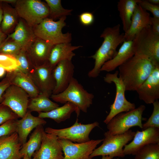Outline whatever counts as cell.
<instances>
[{"label":"cell","instance_id":"6da1fadb","mask_svg":"<svg viewBox=\"0 0 159 159\" xmlns=\"http://www.w3.org/2000/svg\"><path fill=\"white\" fill-rule=\"evenodd\" d=\"M158 65L147 56L135 54L120 66L118 74L126 91H136Z\"/></svg>","mask_w":159,"mask_h":159},{"label":"cell","instance_id":"7a4b0ae2","mask_svg":"<svg viewBox=\"0 0 159 159\" xmlns=\"http://www.w3.org/2000/svg\"><path fill=\"white\" fill-rule=\"evenodd\" d=\"M120 27L119 24L112 27H107L101 34L100 37L104 39L103 42L95 54L90 57L95 60V64L93 69L88 72L89 77H97L104 64L117 54V47L125 41L124 33H120Z\"/></svg>","mask_w":159,"mask_h":159},{"label":"cell","instance_id":"3957f363","mask_svg":"<svg viewBox=\"0 0 159 159\" xmlns=\"http://www.w3.org/2000/svg\"><path fill=\"white\" fill-rule=\"evenodd\" d=\"M94 95L88 92L77 80L73 77L68 86L62 92L50 96L54 101L62 104L72 103L80 111L87 112L88 109L92 104Z\"/></svg>","mask_w":159,"mask_h":159},{"label":"cell","instance_id":"277c9868","mask_svg":"<svg viewBox=\"0 0 159 159\" xmlns=\"http://www.w3.org/2000/svg\"><path fill=\"white\" fill-rule=\"evenodd\" d=\"M66 16L55 21L47 18L33 28L36 37L53 45L64 43H70L72 34L69 32L63 33L62 30L66 25Z\"/></svg>","mask_w":159,"mask_h":159},{"label":"cell","instance_id":"5b68a950","mask_svg":"<svg viewBox=\"0 0 159 159\" xmlns=\"http://www.w3.org/2000/svg\"><path fill=\"white\" fill-rule=\"evenodd\" d=\"M135 133L131 130L120 135H112L108 131L105 132L102 144L93 150L90 158L104 155L109 156L112 158L124 157L125 155L123 147L133 139Z\"/></svg>","mask_w":159,"mask_h":159},{"label":"cell","instance_id":"8992f818","mask_svg":"<svg viewBox=\"0 0 159 159\" xmlns=\"http://www.w3.org/2000/svg\"><path fill=\"white\" fill-rule=\"evenodd\" d=\"M14 5L19 17L33 28L49 15L47 4L41 0H16Z\"/></svg>","mask_w":159,"mask_h":159},{"label":"cell","instance_id":"52a82bcc","mask_svg":"<svg viewBox=\"0 0 159 159\" xmlns=\"http://www.w3.org/2000/svg\"><path fill=\"white\" fill-rule=\"evenodd\" d=\"M132 42L135 54L147 56L159 65V35L153 32L151 25L138 32Z\"/></svg>","mask_w":159,"mask_h":159},{"label":"cell","instance_id":"ba28073f","mask_svg":"<svg viewBox=\"0 0 159 159\" xmlns=\"http://www.w3.org/2000/svg\"><path fill=\"white\" fill-rule=\"evenodd\" d=\"M145 107L141 105L130 111L121 112L113 117L108 123L107 128L112 135H120L134 126L142 128V115Z\"/></svg>","mask_w":159,"mask_h":159},{"label":"cell","instance_id":"9c48e42d","mask_svg":"<svg viewBox=\"0 0 159 159\" xmlns=\"http://www.w3.org/2000/svg\"><path fill=\"white\" fill-rule=\"evenodd\" d=\"M118 71L113 74L108 73L104 77L105 82L109 84L112 82L116 87V95L113 104L110 105V112L104 121L106 125L115 116L119 113L126 112L135 109V105L128 101L125 96V85L121 77L118 75Z\"/></svg>","mask_w":159,"mask_h":159},{"label":"cell","instance_id":"30bf717a","mask_svg":"<svg viewBox=\"0 0 159 159\" xmlns=\"http://www.w3.org/2000/svg\"><path fill=\"white\" fill-rule=\"evenodd\" d=\"M99 126V123L97 122L90 124H82L78 122L77 119L74 123L70 127L61 129L47 127L44 131L46 133L56 135L59 139L81 143L90 140L89 138L90 132L94 128Z\"/></svg>","mask_w":159,"mask_h":159},{"label":"cell","instance_id":"8fae6325","mask_svg":"<svg viewBox=\"0 0 159 159\" xmlns=\"http://www.w3.org/2000/svg\"><path fill=\"white\" fill-rule=\"evenodd\" d=\"M1 104L9 107L19 117L22 118L28 110L29 96L21 88L11 85L3 95Z\"/></svg>","mask_w":159,"mask_h":159},{"label":"cell","instance_id":"7c38bea8","mask_svg":"<svg viewBox=\"0 0 159 159\" xmlns=\"http://www.w3.org/2000/svg\"><path fill=\"white\" fill-rule=\"evenodd\" d=\"M103 139L91 140L83 143H74L58 139L64 154V159H92L90 155Z\"/></svg>","mask_w":159,"mask_h":159},{"label":"cell","instance_id":"4fadbf2b","mask_svg":"<svg viewBox=\"0 0 159 159\" xmlns=\"http://www.w3.org/2000/svg\"><path fill=\"white\" fill-rule=\"evenodd\" d=\"M52 70L47 63L42 66L35 67L29 75L40 94L49 97L52 94L55 86Z\"/></svg>","mask_w":159,"mask_h":159},{"label":"cell","instance_id":"5bb4252c","mask_svg":"<svg viewBox=\"0 0 159 159\" xmlns=\"http://www.w3.org/2000/svg\"><path fill=\"white\" fill-rule=\"evenodd\" d=\"M159 143V128L149 127L135 132L133 140L124 147L125 155H135L141 148L147 145Z\"/></svg>","mask_w":159,"mask_h":159},{"label":"cell","instance_id":"9a60e30c","mask_svg":"<svg viewBox=\"0 0 159 159\" xmlns=\"http://www.w3.org/2000/svg\"><path fill=\"white\" fill-rule=\"evenodd\" d=\"M139 98L147 104H153L159 99V65L136 90Z\"/></svg>","mask_w":159,"mask_h":159},{"label":"cell","instance_id":"2e32d148","mask_svg":"<svg viewBox=\"0 0 159 159\" xmlns=\"http://www.w3.org/2000/svg\"><path fill=\"white\" fill-rule=\"evenodd\" d=\"M33 156L37 159H64L62 148L56 135L43 132L40 147Z\"/></svg>","mask_w":159,"mask_h":159},{"label":"cell","instance_id":"e0dca14e","mask_svg":"<svg viewBox=\"0 0 159 159\" xmlns=\"http://www.w3.org/2000/svg\"><path fill=\"white\" fill-rule=\"evenodd\" d=\"M74 69V66L71 60H62L57 64L52 70L55 82L53 94L59 93L66 89L73 77Z\"/></svg>","mask_w":159,"mask_h":159},{"label":"cell","instance_id":"ac0fdd59","mask_svg":"<svg viewBox=\"0 0 159 159\" xmlns=\"http://www.w3.org/2000/svg\"><path fill=\"white\" fill-rule=\"evenodd\" d=\"M53 45L37 37L34 39L26 51L35 67L47 63Z\"/></svg>","mask_w":159,"mask_h":159},{"label":"cell","instance_id":"d6986e66","mask_svg":"<svg viewBox=\"0 0 159 159\" xmlns=\"http://www.w3.org/2000/svg\"><path fill=\"white\" fill-rule=\"evenodd\" d=\"M150 14L138 4L132 17L130 27L124 33L125 41H132L143 29L150 25Z\"/></svg>","mask_w":159,"mask_h":159},{"label":"cell","instance_id":"ffe728a7","mask_svg":"<svg viewBox=\"0 0 159 159\" xmlns=\"http://www.w3.org/2000/svg\"><path fill=\"white\" fill-rule=\"evenodd\" d=\"M22 145L16 132L0 137V159H21Z\"/></svg>","mask_w":159,"mask_h":159},{"label":"cell","instance_id":"44dd1931","mask_svg":"<svg viewBox=\"0 0 159 159\" xmlns=\"http://www.w3.org/2000/svg\"><path fill=\"white\" fill-rule=\"evenodd\" d=\"M36 37L33 28L19 18L14 31L7 35L6 39L14 40L20 46L22 50L26 51Z\"/></svg>","mask_w":159,"mask_h":159},{"label":"cell","instance_id":"7402d4cb","mask_svg":"<svg viewBox=\"0 0 159 159\" xmlns=\"http://www.w3.org/2000/svg\"><path fill=\"white\" fill-rule=\"evenodd\" d=\"M27 110L25 115L20 120H16V131L19 141L22 145L26 142L29 134L33 129L47 123L43 118L33 115Z\"/></svg>","mask_w":159,"mask_h":159},{"label":"cell","instance_id":"603a6c76","mask_svg":"<svg viewBox=\"0 0 159 159\" xmlns=\"http://www.w3.org/2000/svg\"><path fill=\"white\" fill-rule=\"evenodd\" d=\"M82 47L81 46H72L71 43H64L54 45L51 49L47 63L53 69L62 60L72 61L75 55L73 51Z\"/></svg>","mask_w":159,"mask_h":159},{"label":"cell","instance_id":"cb8c5ba5","mask_svg":"<svg viewBox=\"0 0 159 159\" xmlns=\"http://www.w3.org/2000/svg\"><path fill=\"white\" fill-rule=\"evenodd\" d=\"M132 41H125L115 56L105 63L102 66L100 71L110 72L115 70L135 55Z\"/></svg>","mask_w":159,"mask_h":159},{"label":"cell","instance_id":"d4e9b609","mask_svg":"<svg viewBox=\"0 0 159 159\" xmlns=\"http://www.w3.org/2000/svg\"><path fill=\"white\" fill-rule=\"evenodd\" d=\"M75 112L78 117L80 110L73 104L67 102L60 107L49 112H38V117L42 118H49L53 119L57 123H59L69 118L72 112Z\"/></svg>","mask_w":159,"mask_h":159},{"label":"cell","instance_id":"484cf974","mask_svg":"<svg viewBox=\"0 0 159 159\" xmlns=\"http://www.w3.org/2000/svg\"><path fill=\"white\" fill-rule=\"evenodd\" d=\"M11 84L17 86L24 90L30 98L36 97L39 92L30 77L18 69L10 72Z\"/></svg>","mask_w":159,"mask_h":159},{"label":"cell","instance_id":"4316f807","mask_svg":"<svg viewBox=\"0 0 159 159\" xmlns=\"http://www.w3.org/2000/svg\"><path fill=\"white\" fill-rule=\"evenodd\" d=\"M3 18L1 31L8 35L13 32L17 24L19 17L14 8L9 3L3 2Z\"/></svg>","mask_w":159,"mask_h":159},{"label":"cell","instance_id":"83f0119b","mask_svg":"<svg viewBox=\"0 0 159 159\" xmlns=\"http://www.w3.org/2000/svg\"><path fill=\"white\" fill-rule=\"evenodd\" d=\"M44 130L42 125L37 126L31 134L29 140L22 145L20 153L22 158L26 155L32 158L34 153L39 149Z\"/></svg>","mask_w":159,"mask_h":159},{"label":"cell","instance_id":"f1b7e54d","mask_svg":"<svg viewBox=\"0 0 159 159\" xmlns=\"http://www.w3.org/2000/svg\"><path fill=\"white\" fill-rule=\"evenodd\" d=\"M138 0H120L117 3V8L125 33L129 29L131 18Z\"/></svg>","mask_w":159,"mask_h":159},{"label":"cell","instance_id":"f546056e","mask_svg":"<svg viewBox=\"0 0 159 159\" xmlns=\"http://www.w3.org/2000/svg\"><path fill=\"white\" fill-rule=\"evenodd\" d=\"M48 96L39 94L35 97L30 98L28 106V110L31 112H46L50 111L59 107V105L51 101Z\"/></svg>","mask_w":159,"mask_h":159},{"label":"cell","instance_id":"4dcf8cb0","mask_svg":"<svg viewBox=\"0 0 159 159\" xmlns=\"http://www.w3.org/2000/svg\"><path fill=\"white\" fill-rule=\"evenodd\" d=\"M49 9L48 18L54 20L71 15L72 9L64 8L60 0H45Z\"/></svg>","mask_w":159,"mask_h":159},{"label":"cell","instance_id":"1f68e13d","mask_svg":"<svg viewBox=\"0 0 159 159\" xmlns=\"http://www.w3.org/2000/svg\"><path fill=\"white\" fill-rule=\"evenodd\" d=\"M135 155V159H159V143L146 145Z\"/></svg>","mask_w":159,"mask_h":159},{"label":"cell","instance_id":"d6a6232c","mask_svg":"<svg viewBox=\"0 0 159 159\" xmlns=\"http://www.w3.org/2000/svg\"><path fill=\"white\" fill-rule=\"evenodd\" d=\"M15 57L19 64L18 69L29 76L35 67L26 51L22 50Z\"/></svg>","mask_w":159,"mask_h":159},{"label":"cell","instance_id":"836d02e7","mask_svg":"<svg viewBox=\"0 0 159 159\" xmlns=\"http://www.w3.org/2000/svg\"><path fill=\"white\" fill-rule=\"evenodd\" d=\"M22 48L16 42L11 39H6L0 47V54L15 57L21 50Z\"/></svg>","mask_w":159,"mask_h":159},{"label":"cell","instance_id":"e575fe53","mask_svg":"<svg viewBox=\"0 0 159 159\" xmlns=\"http://www.w3.org/2000/svg\"><path fill=\"white\" fill-rule=\"evenodd\" d=\"M19 65V63L14 57L0 54V66L3 67L7 72L18 69Z\"/></svg>","mask_w":159,"mask_h":159},{"label":"cell","instance_id":"d590c367","mask_svg":"<svg viewBox=\"0 0 159 159\" xmlns=\"http://www.w3.org/2000/svg\"><path fill=\"white\" fill-rule=\"evenodd\" d=\"M153 104V108L152 114L147 121L143 124V129L149 127L159 128V102L156 100Z\"/></svg>","mask_w":159,"mask_h":159},{"label":"cell","instance_id":"8d00e7d4","mask_svg":"<svg viewBox=\"0 0 159 159\" xmlns=\"http://www.w3.org/2000/svg\"><path fill=\"white\" fill-rule=\"evenodd\" d=\"M19 117L7 106L0 104V125L11 120H18Z\"/></svg>","mask_w":159,"mask_h":159},{"label":"cell","instance_id":"74e56055","mask_svg":"<svg viewBox=\"0 0 159 159\" xmlns=\"http://www.w3.org/2000/svg\"><path fill=\"white\" fill-rule=\"evenodd\" d=\"M17 120H11L0 125V137L16 132Z\"/></svg>","mask_w":159,"mask_h":159},{"label":"cell","instance_id":"f35d334b","mask_svg":"<svg viewBox=\"0 0 159 159\" xmlns=\"http://www.w3.org/2000/svg\"><path fill=\"white\" fill-rule=\"evenodd\" d=\"M138 4L144 10L150 11L153 17L159 18V5L153 4L148 0H138Z\"/></svg>","mask_w":159,"mask_h":159},{"label":"cell","instance_id":"ab89813d","mask_svg":"<svg viewBox=\"0 0 159 159\" xmlns=\"http://www.w3.org/2000/svg\"><path fill=\"white\" fill-rule=\"evenodd\" d=\"M11 73L7 72L6 77L0 81V104L3 100V95L6 89L10 85Z\"/></svg>","mask_w":159,"mask_h":159},{"label":"cell","instance_id":"60d3db41","mask_svg":"<svg viewBox=\"0 0 159 159\" xmlns=\"http://www.w3.org/2000/svg\"><path fill=\"white\" fill-rule=\"evenodd\" d=\"M79 20L82 24L88 26L92 24L94 20L93 14L90 12H84L79 16Z\"/></svg>","mask_w":159,"mask_h":159},{"label":"cell","instance_id":"b9f144b4","mask_svg":"<svg viewBox=\"0 0 159 159\" xmlns=\"http://www.w3.org/2000/svg\"><path fill=\"white\" fill-rule=\"evenodd\" d=\"M150 25L153 32L159 35V18L150 17Z\"/></svg>","mask_w":159,"mask_h":159},{"label":"cell","instance_id":"7bdbcfd3","mask_svg":"<svg viewBox=\"0 0 159 159\" xmlns=\"http://www.w3.org/2000/svg\"><path fill=\"white\" fill-rule=\"evenodd\" d=\"M7 35L0 31V47L6 40Z\"/></svg>","mask_w":159,"mask_h":159},{"label":"cell","instance_id":"ee69618b","mask_svg":"<svg viewBox=\"0 0 159 159\" xmlns=\"http://www.w3.org/2000/svg\"><path fill=\"white\" fill-rule=\"evenodd\" d=\"M2 2H0V31H1V24L3 18V10L2 8Z\"/></svg>","mask_w":159,"mask_h":159},{"label":"cell","instance_id":"f6af8a7d","mask_svg":"<svg viewBox=\"0 0 159 159\" xmlns=\"http://www.w3.org/2000/svg\"><path fill=\"white\" fill-rule=\"evenodd\" d=\"M16 1V0H0V2L6 3L14 4Z\"/></svg>","mask_w":159,"mask_h":159},{"label":"cell","instance_id":"bcb514c9","mask_svg":"<svg viewBox=\"0 0 159 159\" xmlns=\"http://www.w3.org/2000/svg\"><path fill=\"white\" fill-rule=\"evenodd\" d=\"M6 72L5 69L0 66V77H2L5 74Z\"/></svg>","mask_w":159,"mask_h":159},{"label":"cell","instance_id":"7dc6e473","mask_svg":"<svg viewBox=\"0 0 159 159\" xmlns=\"http://www.w3.org/2000/svg\"><path fill=\"white\" fill-rule=\"evenodd\" d=\"M148 1L150 3L154 5H158L159 4V0H148Z\"/></svg>","mask_w":159,"mask_h":159},{"label":"cell","instance_id":"c3c4849f","mask_svg":"<svg viewBox=\"0 0 159 159\" xmlns=\"http://www.w3.org/2000/svg\"><path fill=\"white\" fill-rule=\"evenodd\" d=\"M101 159H119V158H112L108 155H104L102 156V158Z\"/></svg>","mask_w":159,"mask_h":159},{"label":"cell","instance_id":"681fc988","mask_svg":"<svg viewBox=\"0 0 159 159\" xmlns=\"http://www.w3.org/2000/svg\"><path fill=\"white\" fill-rule=\"evenodd\" d=\"M23 159H37L35 156H33V158H29L26 155H25L23 158Z\"/></svg>","mask_w":159,"mask_h":159}]
</instances>
